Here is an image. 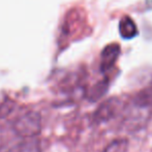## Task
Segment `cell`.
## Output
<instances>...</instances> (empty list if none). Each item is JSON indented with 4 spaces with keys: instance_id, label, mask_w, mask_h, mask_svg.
Here are the masks:
<instances>
[{
    "instance_id": "6",
    "label": "cell",
    "mask_w": 152,
    "mask_h": 152,
    "mask_svg": "<svg viewBox=\"0 0 152 152\" xmlns=\"http://www.w3.org/2000/svg\"><path fill=\"white\" fill-rule=\"evenodd\" d=\"M107 88H108V83H107L106 81L99 82L97 85H95V86L91 89L88 98L91 102H95V100L99 99L104 94V92L107 91Z\"/></svg>"
},
{
    "instance_id": "5",
    "label": "cell",
    "mask_w": 152,
    "mask_h": 152,
    "mask_svg": "<svg viewBox=\"0 0 152 152\" xmlns=\"http://www.w3.org/2000/svg\"><path fill=\"white\" fill-rule=\"evenodd\" d=\"M128 142L126 139H116L111 142L102 152H126Z\"/></svg>"
},
{
    "instance_id": "2",
    "label": "cell",
    "mask_w": 152,
    "mask_h": 152,
    "mask_svg": "<svg viewBox=\"0 0 152 152\" xmlns=\"http://www.w3.org/2000/svg\"><path fill=\"white\" fill-rule=\"evenodd\" d=\"M121 109V102L118 98H110L104 102L93 114V119L96 123H102L113 119Z\"/></svg>"
},
{
    "instance_id": "3",
    "label": "cell",
    "mask_w": 152,
    "mask_h": 152,
    "mask_svg": "<svg viewBox=\"0 0 152 152\" xmlns=\"http://www.w3.org/2000/svg\"><path fill=\"white\" fill-rule=\"evenodd\" d=\"M120 53V49L119 46L116 44L114 45H109L104 49L102 53V62H100V69L102 72L110 69L113 66V64L115 63V61L117 60Z\"/></svg>"
},
{
    "instance_id": "1",
    "label": "cell",
    "mask_w": 152,
    "mask_h": 152,
    "mask_svg": "<svg viewBox=\"0 0 152 152\" xmlns=\"http://www.w3.org/2000/svg\"><path fill=\"white\" fill-rule=\"evenodd\" d=\"M42 116L36 111H28L17 117L12 124V128L21 138H34L42 132Z\"/></svg>"
},
{
    "instance_id": "7",
    "label": "cell",
    "mask_w": 152,
    "mask_h": 152,
    "mask_svg": "<svg viewBox=\"0 0 152 152\" xmlns=\"http://www.w3.org/2000/svg\"><path fill=\"white\" fill-rule=\"evenodd\" d=\"M14 107V104H12V102H5V104H0V119L4 118L8 114H10L12 112Z\"/></svg>"
},
{
    "instance_id": "4",
    "label": "cell",
    "mask_w": 152,
    "mask_h": 152,
    "mask_svg": "<svg viewBox=\"0 0 152 152\" xmlns=\"http://www.w3.org/2000/svg\"><path fill=\"white\" fill-rule=\"evenodd\" d=\"M120 34L124 38H132L137 34V27L134 22L128 17H124L119 24Z\"/></svg>"
}]
</instances>
